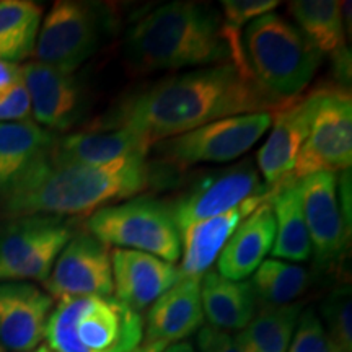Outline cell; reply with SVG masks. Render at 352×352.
<instances>
[{
	"label": "cell",
	"mask_w": 352,
	"mask_h": 352,
	"mask_svg": "<svg viewBox=\"0 0 352 352\" xmlns=\"http://www.w3.org/2000/svg\"><path fill=\"white\" fill-rule=\"evenodd\" d=\"M292 100L277 98L252 72L235 64L212 65L165 78L127 96L100 118L91 131L131 129L153 147L160 140L226 118L276 113Z\"/></svg>",
	"instance_id": "cell-1"
},
{
	"label": "cell",
	"mask_w": 352,
	"mask_h": 352,
	"mask_svg": "<svg viewBox=\"0 0 352 352\" xmlns=\"http://www.w3.org/2000/svg\"><path fill=\"white\" fill-rule=\"evenodd\" d=\"M155 176L142 153L87 166L56 164L46 151L0 195V215L7 220L28 215H91L144 192Z\"/></svg>",
	"instance_id": "cell-2"
},
{
	"label": "cell",
	"mask_w": 352,
	"mask_h": 352,
	"mask_svg": "<svg viewBox=\"0 0 352 352\" xmlns=\"http://www.w3.org/2000/svg\"><path fill=\"white\" fill-rule=\"evenodd\" d=\"M126 54L139 70H178L235 64L252 72L243 47L233 44L223 20L199 2H170L139 20L127 33Z\"/></svg>",
	"instance_id": "cell-3"
},
{
	"label": "cell",
	"mask_w": 352,
	"mask_h": 352,
	"mask_svg": "<svg viewBox=\"0 0 352 352\" xmlns=\"http://www.w3.org/2000/svg\"><path fill=\"white\" fill-rule=\"evenodd\" d=\"M144 333L142 314L114 296L57 300L44 340L52 352H135Z\"/></svg>",
	"instance_id": "cell-4"
},
{
	"label": "cell",
	"mask_w": 352,
	"mask_h": 352,
	"mask_svg": "<svg viewBox=\"0 0 352 352\" xmlns=\"http://www.w3.org/2000/svg\"><path fill=\"white\" fill-rule=\"evenodd\" d=\"M241 44L254 78L283 100L302 95L323 56L296 25L272 12L245 26Z\"/></svg>",
	"instance_id": "cell-5"
},
{
	"label": "cell",
	"mask_w": 352,
	"mask_h": 352,
	"mask_svg": "<svg viewBox=\"0 0 352 352\" xmlns=\"http://www.w3.org/2000/svg\"><path fill=\"white\" fill-rule=\"evenodd\" d=\"M88 232L104 245L153 254L175 264L182 258V239L171 206L148 196L131 197L121 204L96 210Z\"/></svg>",
	"instance_id": "cell-6"
},
{
	"label": "cell",
	"mask_w": 352,
	"mask_h": 352,
	"mask_svg": "<svg viewBox=\"0 0 352 352\" xmlns=\"http://www.w3.org/2000/svg\"><path fill=\"white\" fill-rule=\"evenodd\" d=\"M74 233L65 217L8 219L0 226V283H44Z\"/></svg>",
	"instance_id": "cell-7"
},
{
	"label": "cell",
	"mask_w": 352,
	"mask_h": 352,
	"mask_svg": "<svg viewBox=\"0 0 352 352\" xmlns=\"http://www.w3.org/2000/svg\"><path fill=\"white\" fill-rule=\"evenodd\" d=\"M352 166V98L342 87H321L310 129L294 165L292 179L336 173Z\"/></svg>",
	"instance_id": "cell-8"
},
{
	"label": "cell",
	"mask_w": 352,
	"mask_h": 352,
	"mask_svg": "<svg viewBox=\"0 0 352 352\" xmlns=\"http://www.w3.org/2000/svg\"><path fill=\"white\" fill-rule=\"evenodd\" d=\"M272 113L240 114L197 127L153 145L165 162L179 166L226 164L245 155L271 127Z\"/></svg>",
	"instance_id": "cell-9"
},
{
	"label": "cell",
	"mask_w": 352,
	"mask_h": 352,
	"mask_svg": "<svg viewBox=\"0 0 352 352\" xmlns=\"http://www.w3.org/2000/svg\"><path fill=\"white\" fill-rule=\"evenodd\" d=\"M103 21L98 7L91 3L54 2L39 26L33 60L74 74L98 50Z\"/></svg>",
	"instance_id": "cell-10"
},
{
	"label": "cell",
	"mask_w": 352,
	"mask_h": 352,
	"mask_svg": "<svg viewBox=\"0 0 352 352\" xmlns=\"http://www.w3.org/2000/svg\"><path fill=\"white\" fill-rule=\"evenodd\" d=\"M44 292L56 300L113 296L111 248L90 232H77L57 256L44 280Z\"/></svg>",
	"instance_id": "cell-11"
},
{
	"label": "cell",
	"mask_w": 352,
	"mask_h": 352,
	"mask_svg": "<svg viewBox=\"0 0 352 352\" xmlns=\"http://www.w3.org/2000/svg\"><path fill=\"white\" fill-rule=\"evenodd\" d=\"M259 171L250 160L214 171L195 183L171 206L176 228H186L230 210L248 197L270 191Z\"/></svg>",
	"instance_id": "cell-12"
},
{
	"label": "cell",
	"mask_w": 352,
	"mask_h": 352,
	"mask_svg": "<svg viewBox=\"0 0 352 352\" xmlns=\"http://www.w3.org/2000/svg\"><path fill=\"white\" fill-rule=\"evenodd\" d=\"M311 254L316 264L328 266L344 253L351 236L338 197L336 173H315L298 179Z\"/></svg>",
	"instance_id": "cell-13"
},
{
	"label": "cell",
	"mask_w": 352,
	"mask_h": 352,
	"mask_svg": "<svg viewBox=\"0 0 352 352\" xmlns=\"http://www.w3.org/2000/svg\"><path fill=\"white\" fill-rule=\"evenodd\" d=\"M318 95L320 88H316L272 113L271 134L256 157L258 171L267 186L292 182L296 158L308 135Z\"/></svg>",
	"instance_id": "cell-14"
},
{
	"label": "cell",
	"mask_w": 352,
	"mask_h": 352,
	"mask_svg": "<svg viewBox=\"0 0 352 352\" xmlns=\"http://www.w3.org/2000/svg\"><path fill=\"white\" fill-rule=\"evenodd\" d=\"M204 327L201 279H179L151 305L135 352H162Z\"/></svg>",
	"instance_id": "cell-15"
},
{
	"label": "cell",
	"mask_w": 352,
	"mask_h": 352,
	"mask_svg": "<svg viewBox=\"0 0 352 352\" xmlns=\"http://www.w3.org/2000/svg\"><path fill=\"white\" fill-rule=\"evenodd\" d=\"M21 82L28 91L34 122L44 129L67 131L82 118L85 96L74 74L30 60L21 65Z\"/></svg>",
	"instance_id": "cell-16"
},
{
	"label": "cell",
	"mask_w": 352,
	"mask_h": 352,
	"mask_svg": "<svg viewBox=\"0 0 352 352\" xmlns=\"http://www.w3.org/2000/svg\"><path fill=\"white\" fill-rule=\"evenodd\" d=\"M54 298L32 283H0V344L28 352L41 344Z\"/></svg>",
	"instance_id": "cell-17"
},
{
	"label": "cell",
	"mask_w": 352,
	"mask_h": 352,
	"mask_svg": "<svg viewBox=\"0 0 352 352\" xmlns=\"http://www.w3.org/2000/svg\"><path fill=\"white\" fill-rule=\"evenodd\" d=\"M111 266L114 297L139 314L179 280L175 264L135 250L114 248Z\"/></svg>",
	"instance_id": "cell-18"
},
{
	"label": "cell",
	"mask_w": 352,
	"mask_h": 352,
	"mask_svg": "<svg viewBox=\"0 0 352 352\" xmlns=\"http://www.w3.org/2000/svg\"><path fill=\"white\" fill-rule=\"evenodd\" d=\"M276 188H271L263 195L248 197L236 208L202 220L179 233V239H182V258H179L182 264L178 267L179 279H201L206 272L210 271L236 227L264 201L270 199Z\"/></svg>",
	"instance_id": "cell-19"
},
{
	"label": "cell",
	"mask_w": 352,
	"mask_h": 352,
	"mask_svg": "<svg viewBox=\"0 0 352 352\" xmlns=\"http://www.w3.org/2000/svg\"><path fill=\"white\" fill-rule=\"evenodd\" d=\"M271 197L236 227L220 252L217 272L226 279L245 280L258 270L272 248L276 239V219Z\"/></svg>",
	"instance_id": "cell-20"
},
{
	"label": "cell",
	"mask_w": 352,
	"mask_h": 352,
	"mask_svg": "<svg viewBox=\"0 0 352 352\" xmlns=\"http://www.w3.org/2000/svg\"><path fill=\"white\" fill-rule=\"evenodd\" d=\"M147 140L131 129L77 132L54 139L47 148L52 162L63 165H104L120 158L151 151Z\"/></svg>",
	"instance_id": "cell-21"
},
{
	"label": "cell",
	"mask_w": 352,
	"mask_h": 352,
	"mask_svg": "<svg viewBox=\"0 0 352 352\" xmlns=\"http://www.w3.org/2000/svg\"><path fill=\"white\" fill-rule=\"evenodd\" d=\"M256 294L250 280H230L210 270L201 277L204 318L214 328L240 331L256 315Z\"/></svg>",
	"instance_id": "cell-22"
},
{
	"label": "cell",
	"mask_w": 352,
	"mask_h": 352,
	"mask_svg": "<svg viewBox=\"0 0 352 352\" xmlns=\"http://www.w3.org/2000/svg\"><path fill=\"white\" fill-rule=\"evenodd\" d=\"M54 139V132L33 120L0 122V195L23 176Z\"/></svg>",
	"instance_id": "cell-23"
},
{
	"label": "cell",
	"mask_w": 352,
	"mask_h": 352,
	"mask_svg": "<svg viewBox=\"0 0 352 352\" xmlns=\"http://www.w3.org/2000/svg\"><path fill=\"white\" fill-rule=\"evenodd\" d=\"M276 219V239L271 253L274 259L302 263L311 256L310 236L303 217L298 179L276 188L271 197Z\"/></svg>",
	"instance_id": "cell-24"
},
{
	"label": "cell",
	"mask_w": 352,
	"mask_h": 352,
	"mask_svg": "<svg viewBox=\"0 0 352 352\" xmlns=\"http://www.w3.org/2000/svg\"><path fill=\"white\" fill-rule=\"evenodd\" d=\"M342 6L344 2L336 0H296L289 2L287 10L308 41L321 54H331L336 59L349 52Z\"/></svg>",
	"instance_id": "cell-25"
},
{
	"label": "cell",
	"mask_w": 352,
	"mask_h": 352,
	"mask_svg": "<svg viewBox=\"0 0 352 352\" xmlns=\"http://www.w3.org/2000/svg\"><path fill=\"white\" fill-rule=\"evenodd\" d=\"M300 314V302L280 307L264 305L233 336L240 352H287Z\"/></svg>",
	"instance_id": "cell-26"
},
{
	"label": "cell",
	"mask_w": 352,
	"mask_h": 352,
	"mask_svg": "<svg viewBox=\"0 0 352 352\" xmlns=\"http://www.w3.org/2000/svg\"><path fill=\"white\" fill-rule=\"evenodd\" d=\"M43 7L32 0L0 2V60L16 64L33 54Z\"/></svg>",
	"instance_id": "cell-27"
},
{
	"label": "cell",
	"mask_w": 352,
	"mask_h": 352,
	"mask_svg": "<svg viewBox=\"0 0 352 352\" xmlns=\"http://www.w3.org/2000/svg\"><path fill=\"white\" fill-rule=\"evenodd\" d=\"M253 285L256 298H261L264 305L280 307L296 303L303 296L310 283V276L305 267L283 259H264L253 272Z\"/></svg>",
	"instance_id": "cell-28"
},
{
	"label": "cell",
	"mask_w": 352,
	"mask_h": 352,
	"mask_svg": "<svg viewBox=\"0 0 352 352\" xmlns=\"http://www.w3.org/2000/svg\"><path fill=\"white\" fill-rule=\"evenodd\" d=\"M321 324L334 352H352V292L340 285L321 303Z\"/></svg>",
	"instance_id": "cell-29"
},
{
	"label": "cell",
	"mask_w": 352,
	"mask_h": 352,
	"mask_svg": "<svg viewBox=\"0 0 352 352\" xmlns=\"http://www.w3.org/2000/svg\"><path fill=\"white\" fill-rule=\"evenodd\" d=\"M287 352H334L314 308L302 310Z\"/></svg>",
	"instance_id": "cell-30"
},
{
	"label": "cell",
	"mask_w": 352,
	"mask_h": 352,
	"mask_svg": "<svg viewBox=\"0 0 352 352\" xmlns=\"http://www.w3.org/2000/svg\"><path fill=\"white\" fill-rule=\"evenodd\" d=\"M276 7H279L277 0H223V25L232 32L241 33V28L250 21L271 13Z\"/></svg>",
	"instance_id": "cell-31"
},
{
	"label": "cell",
	"mask_w": 352,
	"mask_h": 352,
	"mask_svg": "<svg viewBox=\"0 0 352 352\" xmlns=\"http://www.w3.org/2000/svg\"><path fill=\"white\" fill-rule=\"evenodd\" d=\"M32 118V103L23 82L0 98V122H19Z\"/></svg>",
	"instance_id": "cell-32"
},
{
	"label": "cell",
	"mask_w": 352,
	"mask_h": 352,
	"mask_svg": "<svg viewBox=\"0 0 352 352\" xmlns=\"http://www.w3.org/2000/svg\"><path fill=\"white\" fill-rule=\"evenodd\" d=\"M197 351L196 352H240L235 338L230 331L219 329L206 324L197 331Z\"/></svg>",
	"instance_id": "cell-33"
},
{
	"label": "cell",
	"mask_w": 352,
	"mask_h": 352,
	"mask_svg": "<svg viewBox=\"0 0 352 352\" xmlns=\"http://www.w3.org/2000/svg\"><path fill=\"white\" fill-rule=\"evenodd\" d=\"M21 82V67L19 64L0 60V98L7 95L16 83Z\"/></svg>",
	"instance_id": "cell-34"
},
{
	"label": "cell",
	"mask_w": 352,
	"mask_h": 352,
	"mask_svg": "<svg viewBox=\"0 0 352 352\" xmlns=\"http://www.w3.org/2000/svg\"><path fill=\"white\" fill-rule=\"evenodd\" d=\"M162 352H196V347L192 346L189 341H182V342H178V344L166 347V349Z\"/></svg>",
	"instance_id": "cell-35"
},
{
	"label": "cell",
	"mask_w": 352,
	"mask_h": 352,
	"mask_svg": "<svg viewBox=\"0 0 352 352\" xmlns=\"http://www.w3.org/2000/svg\"><path fill=\"white\" fill-rule=\"evenodd\" d=\"M28 352H52V351L47 346H38V347H34V349L28 351Z\"/></svg>",
	"instance_id": "cell-36"
},
{
	"label": "cell",
	"mask_w": 352,
	"mask_h": 352,
	"mask_svg": "<svg viewBox=\"0 0 352 352\" xmlns=\"http://www.w3.org/2000/svg\"><path fill=\"white\" fill-rule=\"evenodd\" d=\"M0 352H7V351H6V347H3L2 344H0Z\"/></svg>",
	"instance_id": "cell-37"
}]
</instances>
